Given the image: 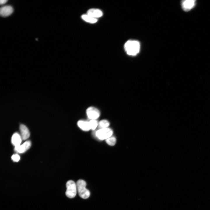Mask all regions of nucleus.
<instances>
[{"label": "nucleus", "mask_w": 210, "mask_h": 210, "mask_svg": "<svg viewBox=\"0 0 210 210\" xmlns=\"http://www.w3.org/2000/svg\"><path fill=\"white\" fill-rule=\"evenodd\" d=\"M7 0H0V4L1 5L4 4L5 3Z\"/></svg>", "instance_id": "a211bd4d"}, {"label": "nucleus", "mask_w": 210, "mask_h": 210, "mask_svg": "<svg viewBox=\"0 0 210 210\" xmlns=\"http://www.w3.org/2000/svg\"><path fill=\"white\" fill-rule=\"evenodd\" d=\"M77 191L79 196L82 198L86 199L90 195V191L86 188V183L83 180H78L76 183Z\"/></svg>", "instance_id": "f03ea898"}, {"label": "nucleus", "mask_w": 210, "mask_h": 210, "mask_svg": "<svg viewBox=\"0 0 210 210\" xmlns=\"http://www.w3.org/2000/svg\"><path fill=\"white\" fill-rule=\"evenodd\" d=\"M20 129L22 139L24 140L27 139L30 136V133L27 128L25 125L21 124Z\"/></svg>", "instance_id": "9d476101"}, {"label": "nucleus", "mask_w": 210, "mask_h": 210, "mask_svg": "<svg viewBox=\"0 0 210 210\" xmlns=\"http://www.w3.org/2000/svg\"><path fill=\"white\" fill-rule=\"evenodd\" d=\"M113 131L108 127L99 129L95 132V136L98 139L101 140H106L112 136Z\"/></svg>", "instance_id": "20e7f679"}, {"label": "nucleus", "mask_w": 210, "mask_h": 210, "mask_svg": "<svg viewBox=\"0 0 210 210\" xmlns=\"http://www.w3.org/2000/svg\"><path fill=\"white\" fill-rule=\"evenodd\" d=\"M105 140L107 144L111 146H114L116 142V139L114 136H111Z\"/></svg>", "instance_id": "dca6fc26"}, {"label": "nucleus", "mask_w": 210, "mask_h": 210, "mask_svg": "<svg viewBox=\"0 0 210 210\" xmlns=\"http://www.w3.org/2000/svg\"><path fill=\"white\" fill-rule=\"evenodd\" d=\"M110 123L106 119L101 120L98 123V126L100 129L108 128Z\"/></svg>", "instance_id": "4468645a"}, {"label": "nucleus", "mask_w": 210, "mask_h": 210, "mask_svg": "<svg viewBox=\"0 0 210 210\" xmlns=\"http://www.w3.org/2000/svg\"><path fill=\"white\" fill-rule=\"evenodd\" d=\"M86 113L88 118L91 120H97L100 116L99 111L94 106L88 107L86 110Z\"/></svg>", "instance_id": "39448f33"}, {"label": "nucleus", "mask_w": 210, "mask_h": 210, "mask_svg": "<svg viewBox=\"0 0 210 210\" xmlns=\"http://www.w3.org/2000/svg\"><path fill=\"white\" fill-rule=\"evenodd\" d=\"M90 129L94 130L98 126V123L97 120H91L89 121Z\"/></svg>", "instance_id": "2eb2a0df"}, {"label": "nucleus", "mask_w": 210, "mask_h": 210, "mask_svg": "<svg viewBox=\"0 0 210 210\" xmlns=\"http://www.w3.org/2000/svg\"><path fill=\"white\" fill-rule=\"evenodd\" d=\"M22 138L19 134L15 133L12 135L11 137V143L15 147L20 145L22 141Z\"/></svg>", "instance_id": "f8f14e48"}, {"label": "nucleus", "mask_w": 210, "mask_h": 210, "mask_svg": "<svg viewBox=\"0 0 210 210\" xmlns=\"http://www.w3.org/2000/svg\"><path fill=\"white\" fill-rule=\"evenodd\" d=\"M13 11V7L10 5L2 6L0 8V15L2 17L8 16L11 14Z\"/></svg>", "instance_id": "6e6552de"}, {"label": "nucleus", "mask_w": 210, "mask_h": 210, "mask_svg": "<svg viewBox=\"0 0 210 210\" xmlns=\"http://www.w3.org/2000/svg\"><path fill=\"white\" fill-rule=\"evenodd\" d=\"M31 142L29 141H27L22 145L15 147V151L18 153H23L26 152L30 147Z\"/></svg>", "instance_id": "423d86ee"}, {"label": "nucleus", "mask_w": 210, "mask_h": 210, "mask_svg": "<svg viewBox=\"0 0 210 210\" xmlns=\"http://www.w3.org/2000/svg\"><path fill=\"white\" fill-rule=\"evenodd\" d=\"M66 186V195L70 198L74 197L76 194L77 191L76 183L74 181L70 180L67 181Z\"/></svg>", "instance_id": "7ed1b4c3"}, {"label": "nucleus", "mask_w": 210, "mask_h": 210, "mask_svg": "<svg viewBox=\"0 0 210 210\" xmlns=\"http://www.w3.org/2000/svg\"><path fill=\"white\" fill-rule=\"evenodd\" d=\"M77 124L79 127L84 131H88L91 130L89 121L80 120L78 122Z\"/></svg>", "instance_id": "9b49d317"}, {"label": "nucleus", "mask_w": 210, "mask_h": 210, "mask_svg": "<svg viewBox=\"0 0 210 210\" xmlns=\"http://www.w3.org/2000/svg\"><path fill=\"white\" fill-rule=\"evenodd\" d=\"M20 157L17 154H14L11 157L12 159L15 162H18L20 159Z\"/></svg>", "instance_id": "f3484780"}, {"label": "nucleus", "mask_w": 210, "mask_h": 210, "mask_svg": "<svg viewBox=\"0 0 210 210\" xmlns=\"http://www.w3.org/2000/svg\"><path fill=\"white\" fill-rule=\"evenodd\" d=\"M81 18L85 21L90 23H94L97 21V19L94 18L87 14L82 15Z\"/></svg>", "instance_id": "ddd939ff"}, {"label": "nucleus", "mask_w": 210, "mask_h": 210, "mask_svg": "<svg viewBox=\"0 0 210 210\" xmlns=\"http://www.w3.org/2000/svg\"><path fill=\"white\" fill-rule=\"evenodd\" d=\"M195 0L183 1L181 2L183 9L186 11L190 10L194 7L195 4Z\"/></svg>", "instance_id": "0eeeda50"}, {"label": "nucleus", "mask_w": 210, "mask_h": 210, "mask_svg": "<svg viewBox=\"0 0 210 210\" xmlns=\"http://www.w3.org/2000/svg\"><path fill=\"white\" fill-rule=\"evenodd\" d=\"M140 45L136 41L130 40L128 41L124 45V48L127 53L130 55H135L139 51Z\"/></svg>", "instance_id": "f257e3e1"}, {"label": "nucleus", "mask_w": 210, "mask_h": 210, "mask_svg": "<svg viewBox=\"0 0 210 210\" xmlns=\"http://www.w3.org/2000/svg\"><path fill=\"white\" fill-rule=\"evenodd\" d=\"M87 14L97 19L98 18L102 17L103 14L102 11L101 10L96 8H91L88 10Z\"/></svg>", "instance_id": "1a4fd4ad"}]
</instances>
